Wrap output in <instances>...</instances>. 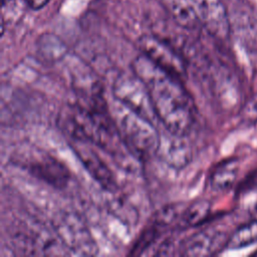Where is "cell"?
Wrapping results in <instances>:
<instances>
[{
	"label": "cell",
	"mask_w": 257,
	"mask_h": 257,
	"mask_svg": "<svg viewBox=\"0 0 257 257\" xmlns=\"http://www.w3.org/2000/svg\"><path fill=\"white\" fill-rule=\"evenodd\" d=\"M229 236L223 232L203 230L191 236L184 244L182 254L187 256L212 255L225 249Z\"/></svg>",
	"instance_id": "obj_9"
},
{
	"label": "cell",
	"mask_w": 257,
	"mask_h": 257,
	"mask_svg": "<svg viewBox=\"0 0 257 257\" xmlns=\"http://www.w3.org/2000/svg\"><path fill=\"white\" fill-rule=\"evenodd\" d=\"M55 234L65 246L78 253L89 254V250L94 248L87 229L75 217L68 216L63 218L56 228Z\"/></svg>",
	"instance_id": "obj_8"
},
{
	"label": "cell",
	"mask_w": 257,
	"mask_h": 257,
	"mask_svg": "<svg viewBox=\"0 0 257 257\" xmlns=\"http://www.w3.org/2000/svg\"><path fill=\"white\" fill-rule=\"evenodd\" d=\"M92 146L89 143L81 141H71L70 143L71 149L90 177L102 189L108 192L116 190L117 184L113 172Z\"/></svg>",
	"instance_id": "obj_5"
},
{
	"label": "cell",
	"mask_w": 257,
	"mask_h": 257,
	"mask_svg": "<svg viewBox=\"0 0 257 257\" xmlns=\"http://www.w3.org/2000/svg\"><path fill=\"white\" fill-rule=\"evenodd\" d=\"M37 47L38 51L44 55V57L50 59H57L64 55L66 51L65 44L62 40L52 33L40 35L37 41Z\"/></svg>",
	"instance_id": "obj_16"
},
{
	"label": "cell",
	"mask_w": 257,
	"mask_h": 257,
	"mask_svg": "<svg viewBox=\"0 0 257 257\" xmlns=\"http://www.w3.org/2000/svg\"><path fill=\"white\" fill-rule=\"evenodd\" d=\"M184 138L185 136H177L171 133H169V136L161 137L157 155L172 167H184L191 158L189 146Z\"/></svg>",
	"instance_id": "obj_10"
},
{
	"label": "cell",
	"mask_w": 257,
	"mask_h": 257,
	"mask_svg": "<svg viewBox=\"0 0 257 257\" xmlns=\"http://www.w3.org/2000/svg\"><path fill=\"white\" fill-rule=\"evenodd\" d=\"M109 110L122 143L136 160L144 162L157 155L161 136L152 120L116 99Z\"/></svg>",
	"instance_id": "obj_2"
},
{
	"label": "cell",
	"mask_w": 257,
	"mask_h": 257,
	"mask_svg": "<svg viewBox=\"0 0 257 257\" xmlns=\"http://www.w3.org/2000/svg\"><path fill=\"white\" fill-rule=\"evenodd\" d=\"M138 47L156 65L172 76L184 81L187 67L183 57L167 42L154 35H143L138 40Z\"/></svg>",
	"instance_id": "obj_4"
},
{
	"label": "cell",
	"mask_w": 257,
	"mask_h": 257,
	"mask_svg": "<svg viewBox=\"0 0 257 257\" xmlns=\"http://www.w3.org/2000/svg\"><path fill=\"white\" fill-rule=\"evenodd\" d=\"M26 170L32 177L58 190L64 189L71 177L68 168L48 154H40L32 159L26 165Z\"/></svg>",
	"instance_id": "obj_6"
},
{
	"label": "cell",
	"mask_w": 257,
	"mask_h": 257,
	"mask_svg": "<svg viewBox=\"0 0 257 257\" xmlns=\"http://www.w3.org/2000/svg\"><path fill=\"white\" fill-rule=\"evenodd\" d=\"M246 186L250 187V188H257V171L252 173L251 176L248 177Z\"/></svg>",
	"instance_id": "obj_19"
},
{
	"label": "cell",
	"mask_w": 257,
	"mask_h": 257,
	"mask_svg": "<svg viewBox=\"0 0 257 257\" xmlns=\"http://www.w3.org/2000/svg\"><path fill=\"white\" fill-rule=\"evenodd\" d=\"M24 1L27 4V6H29L31 9H34V10L41 9L49 2V0H24Z\"/></svg>",
	"instance_id": "obj_18"
},
{
	"label": "cell",
	"mask_w": 257,
	"mask_h": 257,
	"mask_svg": "<svg viewBox=\"0 0 257 257\" xmlns=\"http://www.w3.org/2000/svg\"><path fill=\"white\" fill-rule=\"evenodd\" d=\"M132 69L145 84L163 126L168 133L186 137L193 126L196 109L184 81L164 71L142 53L133 61Z\"/></svg>",
	"instance_id": "obj_1"
},
{
	"label": "cell",
	"mask_w": 257,
	"mask_h": 257,
	"mask_svg": "<svg viewBox=\"0 0 257 257\" xmlns=\"http://www.w3.org/2000/svg\"><path fill=\"white\" fill-rule=\"evenodd\" d=\"M257 243V220L240 226L229 235L225 249H241Z\"/></svg>",
	"instance_id": "obj_15"
},
{
	"label": "cell",
	"mask_w": 257,
	"mask_h": 257,
	"mask_svg": "<svg viewBox=\"0 0 257 257\" xmlns=\"http://www.w3.org/2000/svg\"><path fill=\"white\" fill-rule=\"evenodd\" d=\"M172 19L181 27L194 29L200 23L192 0H161Z\"/></svg>",
	"instance_id": "obj_11"
},
{
	"label": "cell",
	"mask_w": 257,
	"mask_h": 257,
	"mask_svg": "<svg viewBox=\"0 0 257 257\" xmlns=\"http://www.w3.org/2000/svg\"><path fill=\"white\" fill-rule=\"evenodd\" d=\"M211 215V204L207 200H198L185 207L180 216L182 228L197 227L208 221Z\"/></svg>",
	"instance_id": "obj_14"
},
{
	"label": "cell",
	"mask_w": 257,
	"mask_h": 257,
	"mask_svg": "<svg viewBox=\"0 0 257 257\" xmlns=\"http://www.w3.org/2000/svg\"><path fill=\"white\" fill-rule=\"evenodd\" d=\"M243 115L249 123L257 122V92L245 104Z\"/></svg>",
	"instance_id": "obj_17"
},
{
	"label": "cell",
	"mask_w": 257,
	"mask_h": 257,
	"mask_svg": "<svg viewBox=\"0 0 257 257\" xmlns=\"http://www.w3.org/2000/svg\"><path fill=\"white\" fill-rule=\"evenodd\" d=\"M239 162L237 159H228L218 163L210 174V186L216 192L231 189L237 180Z\"/></svg>",
	"instance_id": "obj_12"
},
{
	"label": "cell",
	"mask_w": 257,
	"mask_h": 257,
	"mask_svg": "<svg viewBox=\"0 0 257 257\" xmlns=\"http://www.w3.org/2000/svg\"><path fill=\"white\" fill-rule=\"evenodd\" d=\"M200 23L217 37H225L229 31L227 10L221 0H192Z\"/></svg>",
	"instance_id": "obj_7"
},
{
	"label": "cell",
	"mask_w": 257,
	"mask_h": 257,
	"mask_svg": "<svg viewBox=\"0 0 257 257\" xmlns=\"http://www.w3.org/2000/svg\"><path fill=\"white\" fill-rule=\"evenodd\" d=\"M111 89L114 99L152 121L157 118L148 90L134 72L120 73L113 81Z\"/></svg>",
	"instance_id": "obj_3"
},
{
	"label": "cell",
	"mask_w": 257,
	"mask_h": 257,
	"mask_svg": "<svg viewBox=\"0 0 257 257\" xmlns=\"http://www.w3.org/2000/svg\"><path fill=\"white\" fill-rule=\"evenodd\" d=\"M170 224L166 222L158 213L152 219L151 223L142 231L140 236L135 241L134 245L131 248L130 255H142L144 254L157 240L162 236L164 230L168 228Z\"/></svg>",
	"instance_id": "obj_13"
}]
</instances>
